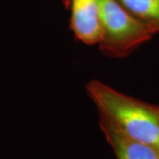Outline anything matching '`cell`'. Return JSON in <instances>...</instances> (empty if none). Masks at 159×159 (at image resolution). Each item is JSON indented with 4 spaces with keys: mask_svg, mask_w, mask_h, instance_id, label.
Masks as SVG:
<instances>
[{
    "mask_svg": "<svg viewBox=\"0 0 159 159\" xmlns=\"http://www.w3.org/2000/svg\"><path fill=\"white\" fill-rule=\"evenodd\" d=\"M99 125L117 159H159L157 148L129 138L101 114Z\"/></svg>",
    "mask_w": 159,
    "mask_h": 159,
    "instance_id": "277c9868",
    "label": "cell"
},
{
    "mask_svg": "<svg viewBox=\"0 0 159 159\" xmlns=\"http://www.w3.org/2000/svg\"><path fill=\"white\" fill-rule=\"evenodd\" d=\"M98 112L125 135L159 151V105L127 96L97 80L86 85Z\"/></svg>",
    "mask_w": 159,
    "mask_h": 159,
    "instance_id": "6da1fadb",
    "label": "cell"
},
{
    "mask_svg": "<svg viewBox=\"0 0 159 159\" xmlns=\"http://www.w3.org/2000/svg\"><path fill=\"white\" fill-rule=\"evenodd\" d=\"M70 27L81 43L98 44L102 36L100 0H72Z\"/></svg>",
    "mask_w": 159,
    "mask_h": 159,
    "instance_id": "3957f363",
    "label": "cell"
},
{
    "mask_svg": "<svg viewBox=\"0 0 159 159\" xmlns=\"http://www.w3.org/2000/svg\"><path fill=\"white\" fill-rule=\"evenodd\" d=\"M139 20L159 33V0H118Z\"/></svg>",
    "mask_w": 159,
    "mask_h": 159,
    "instance_id": "5b68a950",
    "label": "cell"
},
{
    "mask_svg": "<svg viewBox=\"0 0 159 159\" xmlns=\"http://www.w3.org/2000/svg\"><path fill=\"white\" fill-rule=\"evenodd\" d=\"M100 51L114 58L127 57L157 32L139 20L118 0H100Z\"/></svg>",
    "mask_w": 159,
    "mask_h": 159,
    "instance_id": "7a4b0ae2",
    "label": "cell"
}]
</instances>
